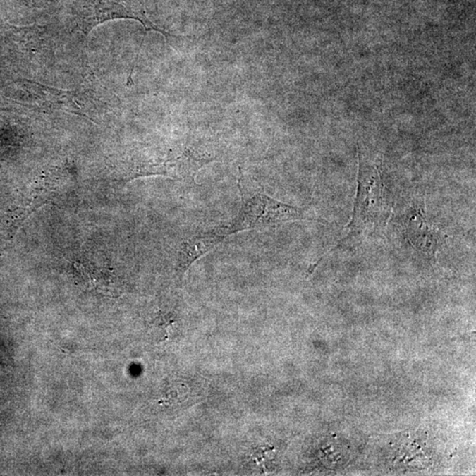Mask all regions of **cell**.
<instances>
[{
    "label": "cell",
    "instance_id": "obj_1",
    "mask_svg": "<svg viewBox=\"0 0 476 476\" xmlns=\"http://www.w3.org/2000/svg\"><path fill=\"white\" fill-rule=\"evenodd\" d=\"M391 213L393 200L380 168L376 165L363 167L359 162L358 190L351 221L346 227L347 234L323 257L338 249L360 243L369 236L382 234ZM319 261L313 268H316Z\"/></svg>",
    "mask_w": 476,
    "mask_h": 476
},
{
    "label": "cell",
    "instance_id": "obj_2",
    "mask_svg": "<svg viewBox=\"0 0 476 476\" xmlns=\"http://www.w3.org/2000/svg\"><path fill=\"white\" fill-rule=\"evenodd\" d=\"M241 208L238 216L222 232L226 235L264 229L295 221H315L302 208L291 206L273 199L250 176L241 175L238 180Z\"/></svg>",
    "mask_w": 476,
    "mask_h": 476
},
{
    "label": "cell",
    "instance_id": "obj_3",
    "mask_svg": "<svg viewBox=\"0 0 476 476\" xmlns=\"http://www.w3.org/2000/svg\"><path fill=\"white\" fill-rule=\"evenodd\" d=\"M80 9L78 19L85 31H90L106 20L132 19L140 21L146 30L160 32L166 37L171 35L148 20L140 0H85Z\"/></svg>",
    "mask_w": 476,
    "mask_h": 476
},
{
    "label": "cell",
    "instance_id": "obj_4",
    "mask_svg": "<svg viewBox=\"0 0 476 476\" xmlns=\"http://www.w3.org/2000/svg\"><path fill=\"white\" fill-rule=\"evenodd\" d=\"M227 236L222 231H201L183 238L176 253L175 271L179 280L194 262L216 248Z\"/></svg>",
    "mask_w": 476,
    "mask_h": 476
}]
</instances>
